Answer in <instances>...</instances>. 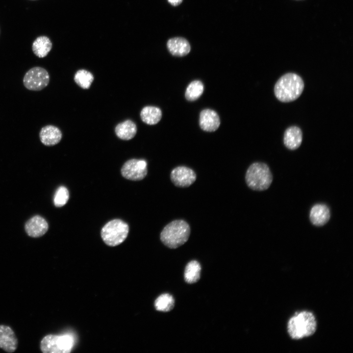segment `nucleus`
I'll list each match as a JSON object with an SVG mask.
<instances>
[{"mask_svg": "<svg viewBox=\"0 0 353 353\" xmlns=\"http://www.w3.org/2000/svg\"><path fill=\"white\" fill-rule=\"evenodd\" d=\"M304 82L298 75L289 73L281 76L274 86L277 99L283 102H288L297 99L302 94Z\"/></svg>", "mask_w": 353, "mask_h": 353, "instance_id": "nucleus-1", "label": "nucleus"}, {"mask_svg": "<svg viewBox=\"0 0 353 353\" xmlns=\"http://www.w3.org/2000/svg\"><path fill=\"white\" fill-rule=\"evenodd\" d=\"M189 224L183 220H176L167 224L160 233V240L167 247L176 249L186 243L190 234Z\"/></svg>", "mask_w": 353, "mask_h": 353, "instance_id": "nucleus-2", "label": "nucleus"}, {"mask_svg": "<svg viewBox=\"0 0 353 353\" xmlns=\"http://www.w3.org/2000/svg\"><path fill=\"white\" fill-rule=\"evenodd\" d=\"M317 328V323L313 314L303 311L295 314L289 320L287 331L294 339H300L313 335Z\"/></svg>", "mask_w": 353, "mask_h": 353, "instance_id": "nucleus-3", "label": "nucleus"}, {"mask_svg": "<svg viewBox=\"0 0 353 353\" xmlns=\"http://www.w3.org/2000/svg\"><path fill=\"white\" fill-rule=\"evenodd\" d=\"M246 182L249 188L255 191L268 189L273 180L272 173L265 163L255 162L248 168L245 176Z\"/></svg>", "mask_w": 353, "mask_h": 353, "instance_id": "nucleus-4", "label": "nucleus"}, {"mask_svg": "<svg viewBox=\"0 0 353 353\" xmlns=\"http://www.w3.org/2000/svg\"><path fill=\"white\" fill-rule=\"evenodd\" d=\"M128 225L120 219L112 220L102 228L101 237L108 246L114 247L123 243L127 236Z\"/></svg>", "mask_w": 353, "mask_h": 353, "instance_id": "nucleus-5", "label": "nucleus"}, {"mask_svg": "<svg viewBox=\"0 0 353 353\" xmlns=\"http://www.w3.org/2000/svg\"><path fill=\"white\" fill-rule=\"evenodd\" d=\"M74 344V340L70 335L48 334L41 340L40 347L43 353H69Z\"/></svg>", "mask_w": 353, "mask_h": 353, "instance_id": "nucleus-6", "label": "nucleus"}, {"mask_svg": "<svg viewBox=\"0 0 353 353\" xmlns=\"http://www.w3.org/2000/svg\"><path fill=\"white\" fill-rule=\"evenodd\" d=\"M23 84L28 90L41 91L46 87L50 82L48 71L41 67H34L28 70L23 78Z\"/></svg>", "mask_w": 353, "mask_h": 353, "instance_id": "nucleus-7", "label": "nucleus"}, {"mask_svg": "<svg viewBox=\"0 0 353 353\" xmlns=\"http://www.w3.org/2000/svg\"><path fill=\"white\" fill-rule=\"evenodd\" d=\"M147 163L143 159H131L126 162L121 169V174L126 178L140 180L147 175Z\"/></svg>", "mask_w": 353, "mask_h": 353, "instance_id": "nucleus-8", "label": "nucleus"}, {"mask_svg": "<svg viewBox=\"0 0 353 353\" xmlns=\"http://www.w3.org/2000/svg\"><path fill=\"white\" fill-rule=\"evenodd\" d=\"M196 174L191 168L178 166L171 172L170 178L174 184L178 187H187L196 179Z\"/></svg>", "mask_w": 353, "mask_h": 353, "instance_id": "nucleus-9", "label": "nucleus"}, {"mask_svg": "<svg viewBox=\"0 0 353 353\" xmlns=\"http://www.w3.org/2000/svg\"><path fill=\"white\" fill-rule=\"evenodd\" d=\"M18 339L13 330L4 325H0V348L8 353L15 352L18 347Z\"/></svg>", "mask_w": 353, "mask_h": 353, "instance_id": "nucleus-10", "label": "nucleus"}, {"mask_svg": "<svg viewBox=\"0 0 353 353\" xmlns=\"http://www.w3.org/2000/svg\"><path fill=\"white\" fill-rule=\"evenodd\" d=\"M47 222L40 216L30 218L25 225V230L28 236L36 238L43 236L48 230Z\"/></svg>", "mask_w": 353, "mask_h": 353, "instance_id": "nucleus-11", "label": "nucleus"}, {"mask_svg": "<svg viewBox=\"0 0 353 353\" xmlns=\"http://www.w3.org/2000/svg\"><path fill=\"white\" fill-rule=\"evenodd\" d=\"M39 135L41 143L46 146L57 144L62 137L60 129L53 125H47L42 127Z\"/></svg>", "mask_w": 353, "mask_h": 353, "instance_id": "nucleus-12", "label": "nucleus"}, {"mask_svg": "<svg viewBox=\"0 0 353 353\" xmlns=\"http://www.w3.org/2000/svg\"><path fill=\"white\" fill-rule=\"evenodd\" d=\"M199 124L204 131L213 132L217 130L220 125V118L215 111L204 109L200 113Z\"/></svg>", "mask_w": 353, "mask_h": 353, "instance_id": "nucleus-13", "label": "nucleus"}, {"mask_svg": "<svg viewBox=\"0 0 353 353\" xmlns=\"http://www.w3.org/2000/svg\"><path fill=\"white\" fill-rule=\"evenodd\" d=\"M303 133L300 128L291 126L287 128L284 133L283 142L286 148L294 150L298 149L302 144Z\"/></svg>", "mask_w": 353, "mask_h": 353, "instance_id": "nucleus-14", "label": "nucleus"}, {"mask_svg": "<svg viewBox=\"0 0 353 353\" xmlns=\"http://www.w3.org/2000/svg\"><path fill=\"white\" fill-rule=\"evenodd\" d=\"M309 218L311 222L314 225L322 226L329 220V209L324 204H316L311 209Z\"/></svg>", "mask_w": 353, "mask_h": 353, "instance_id": "nucleus-15", "label": "nucleus"}, {"mask_svg": "<svg viewBox=\"0 0 353 353\" xmlns=\"http://www.w3.org/2000/svg\"><path fill=\"white\" fill-rule=\"evenodd\" d=\"M169 52L176 56H183L190 51L191 47L188 41L182 37H174L169 39L167 43Z\"/></svg>", "mask_w": 353, "mask_h": 353, "instance_id": "nucleus-16", "label": "nucleus"}, {"mask_svg": "<svg viewBox=\"0 0 353 353\" xmlns=\"http://www.w3.org/2000/svg\"><path fill=\"white\" fill-rule=\"evenodd\" d=\"M115 131L119 138L124 140H129L136 135L137 126L133 121L127 120L117 125Z\"/></svg>", "mask_w": 353, "mask_h": 353, "instance_id": "nucleus-17", "label": "nucleus"}, {"mask_svg": "<svg viewBox=\"0 0 353 353\" xmlns=\"http://www.w3.org/2000/svg\"><path fill=\"white\" fill-rule=\"evenodd\" d=\"M52 48V43L47 36L37 37L33 42L32 50L34 54L39 58L46 57Z\"/></svg>", "mask_w": 353, "mask_h": 353, "instance_id": "nucleus-18", "label": "nucleus"}, {"mask_svg": "<svg viewBox=\"0 0 353 353\" xmlns=\"http://www.w3.org/2000/svg\"><path fill=\"white\" fill-rule=\"evenodd\" d=\"M140 116L143 122L148 125H153L158 123L161 120L162 112L157 107L147 106L142 109Z\"/></svg>", "mask_w": 353, "mask_h": 353, "instance_id": "nucleus-19", "label": "nucleus"}, {"mask_svg": "<svg viewBox=\"0 0 353 353\" xmlns=\"http://www.w3.org/2000/svg\"><path fill=\"white\" fill-rule=\"evenodd\" d=\"M201 266L196 260L189 262L186 265L184 271V279L188 283L197 282L200 278Z\"/></svg>", "mask_w": 353, "mask_h": 353, "instance_id": "nucleus-20", "label": "nucleus"}, {"mask_svg": "<svg viewBox=\"0 0 353 353\" xmlns=\"http://www.w3.org/2000/svg\"><path fill=\"white\" fill-rule=\"evenodd\" d=\"M204 86L200 80L192 81L187 86L185 96L189 101H194L199 99L203 92Z\"/></svg>", "mask_w": 353, "mask_h": 353, "instance_id": "nucleus-21", "label": "nucleus"}, {"mask_svg": "<svg viewBox=\"0 0 353 353\" xmlns=\"http://www.w3.org/2000/svg\"><path fill=\"white\" fill-rule=\"evenodd\" d=\"M175 301L171 295L163 294L159 296L154 302L155 309L160 311L168 312L174 307Z\"/></svg>", "mask_w": 353, "mask_h": 353, "instance_id": "nucleus-22", "label": "nucleus"}, {"mask_svg": "<svg viewBox=\"0 0 353 353\" xmlns=\"http://www.w3.org/2000/svg\"><path fill=\"white\" fill-rule=\"evenodd\" d=\"M93 75L85 70H79L75 75L74 80L76 83L83 89L90 88L94 80Z\"/></svg>", "mask_w": 353, "mask_h": 353, "instance_id": "nucleus-23", "label": "nucleus"}, {"mask_svg": "<svg viewBox=\"0 0 353 353\" xmlns=\"http://www.w3.org/2000/svg\"><path fill=\"white\" fill-rule=\"evenodd\" d=\"M69 198V193L67 188L63 186L59 187L53 198L54 205L56 207L63 206L67 202Z\"/></svg>", "mask_w": 353, "mask_h": 353, "instance_id": "nucleus-24", "label": "nucleus"}, {"mask_svg": "<svg viewBox=\"0 0 353 353\" xmlns=\"http://www.w3.org/2000/svg\"><path fill=\"white\" fill-rule=\"evenodd\" d=\"M182 0H168V1L174 6H177L180 4Z\"/></svg>", "mask_w": 353, "mask_h": 353, "instance_id": "nucleus-25", "label": "nucleus"}]
</instances>
